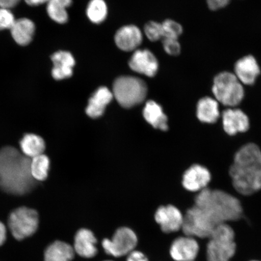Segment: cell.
<instances>
[{"label":"cell","mask_w":261,"mask_h":261,"mask_svg":"<svg viewBox=\"0 0 261 261\" xmlns=\"http://www.w3.org/2000/svg\"><path fill=\"white\" fill-rule=\"evenodd\" d=\"M21 0H0V8L11 9L15 7Z\"/></svg>","instance_id":"34"},{"label":"cell","mask_w":261,"mask_h":261,"mask_svg":"<svg viewBox=\"0 0 261 261\" xmlns=\"http://www.w3.org/2000/svg\"><path fill=\"white\" fill-rule=\"evenodd\" d=\"M74 253L71 245L63 241H55L45 249L44 261H71L74 258Z\"/></svg>","instance_id":"23"},{"label":"cell","mask_w":261,"mask_h":261,"mask_svg":"<svg viewBox=\"0 0 261 261\" xmlns=\"http://www.w3.org/2000/svg\"><path fill=\"white\" fill-rule=\"evenodd\" d=\"M10 30L16 43L25 46L30 44L34 38L35 25L31 19L21 18L15 19Z\"/></svg>","instance_id":"22"},{"label":"cell","mask_w":261,"mask_h":261,"mask_svg":"<svg viewBox=\"0 0 261 261\" xmlns=\"http://www.w3.org/2000/svg\"><path fill=\"white\" fill-rule=\"evenodd\" d=\"M260 72L259 65L252 55L240 59L234 65V75L242 84L253 85Z\"/></svg>","instance_id":"15"},{"label":"cell","mask_w":261,"mask_h":261,"mask_svg":"<svg viewBox=\"0 0 261 261\" xmlns=\"http://www.w3.org/2000/svg\"><path fill=\"white\" fill-rule=\"evenodd\" d=\"M196 114L199 121L202 123H216L220 116L218 101L211 97L201 98L197 103Z\"/></svg>","instance_id":"21"},{"label":"cell","mask_w":261,"mask_h":261,"mask_svg":"<svg viewBox=\"0 0 261 261\" xmlns=\"http://www.w3.org/2000/svg\"><path fill=\"white\" fill-rule=\"evenodd\" d=\"M51 60L54 64L51 74L55 80L60 81L72 76L76 63L70 52L58 51L52 55Z\"/></svg>","instance_id":"17"},{"label":"cell","mask_w":261,"mask_h":261,"mask_svg":"<svg viewBox=\"0 0 261 261\" xmlns=\"http://www.w3.org/2000/svg\"><path fill=\"white\" fill-rule=\"evenodd\" d=\"M38 226V212L32 208L18 207L9 215L8 226L16 240H23L32 236L37 231Z\"/></svg>","instance_id":"7"},{"label":"cell","mask_w":261,"mask_h":261,"mask_svg":"<svg viewBox=\"0 0 261 261\" xmlns=\"http://www.w3.org/2000/svg\"><path fill=\"white\" fill-rule=\"evenodd\" d=\"M253 261H257V260H253Z\"/></svg>","instance_id":"38"},{"label":"cell","mask_w":261,"mask_h":261,"mask_svg":"<svg viewBox=\"0 0 261 261\" xmlns=\"http://www.w3.org/2000/svg\"><path fill=\"white\" fill-rule=\"evenodd\" d=\"M113 96L125 109L142 103L146 99L148 88L145 82L135 76H120L114 82Z\"/></svg>","instance_id":"4"},{"label":"cell","mask_w":261,"mask_h":261,"mask_svg":"<svg viewBox=\"0 0 261 261\" xmlns=\"http://www.w3.org/2000/svg\"><path fill=\"white\" fill-rule=\"evenodd\" d=\"M234 231L226 223L217 225L210 237L207 244L208 261H228L234 255L236 244Z\"/></svg>","instance_id":"5"},{"label":"cell","mask_w":261,"mask_h":261,"mask_svg":"<svg viewBox=\"0 0 261 261\" xmlns=\"http://www.w3.org/2000/svg\"><path fill=\"white\" fill-rule=\"evenodd\" d=\"M129 66L135 72L152 77L158 73L159 62L148 49L136 50L130 58Z\"/></svg>","instance_id":"11"},{"label":"cell","mask_w":261,"mask_h":261,"mask_svg":"<svg viewBox=\"0 0 261 261\" xmlns=\"http://www.w3.org/2000/svg\"><path fill=\"white\" fill-rule=\"evenodd\" d=\"M113 97V93L107 87L99 88L90 98L86 109L87 115L93 119L102 116Z\"/></svg>","instance_id":"19"},{"label":"cell","mask_w":261,"mask_h":261,"mask_svg":"<svg viewBox=\"0 0 261 261\" xmlns=\"http://www.w3.org/2000/svg\"><path fill=\"white\" fill-rule=\"evenodd\" d=\"M50 160L45 154H41L31 159V172L35 181H42L48 177Z\"/></svg>","instance_id":"26"},{"label":"cell","mask_w":261,"mask_h":261,"mask_svg":"<svg viewBox=\"0 0 261 261\" xmlns=\"http://www.w3.org/2000/svg\"><path fill=\"white\" fill-rule=\"evenodd\" d=\"M137 244L138 238L136 233L128 227L119 228L112 240H103L102 243L106 253L114 257L128 255L134 251Z\"/></svg>","instance_id":"9"},{"label":"cell","mask_w":261,"mask_h":261,"mask_svg":"<svg viewBox=\"0 0 261 261\" xmlns=\"http://www.w3.org/2000/svg\"><path fill=\"white\" fill-rule=\"evenodd\" d=\"M31 159L13 146L0 149V189L14 195L31 192L37 181L31 175Z\"/></svg>","instance_id":"1"},{"label":"cell","mask_w":261,"mask_h":261,"mask_svg":"<svg viewBox=\"0 0 261 261\" xmlns=\"http://www.w3.org/2000/svg\"><path fill=\"white\" fill-rule=\"evenodd\" d=\"M144 31L146 37L151 41H158L163 38L162 25L159 22H148L145 26Z\"/></svg>","instance_id":"29"},{"label":"cell","mask_w":261,"mask_h":261,"mask_svg":"<svg viewBox=\"0 0 261 261\" xmlns=\"http://www.w3.org/2000/svg\"><path fill=\"white\" fill-rule=\"evenodd\" d=\"M97 240L94 233L86 228H82L74 237L73 249L74 252L81 257L91 258L96 255Z\"/></svg>","instance_id":"18"},{"label":"cell","mask_w":261,"mask_h":261,"mask_svg":"<svg viewBox=\"0 0 261 261\" xmlns=\"http://www.w3.org/2000/svg\"><path fill=\"white\" fill-rule=\"evenodd\" d=\"M195 205L203 211L216 226L239 220L243 214L240 201L219 189L212 190L207 188L199 192L195 198Z\"/></svg>","instance_id":"3"},{"label":"cell","mask_w":261,"mask_h":261,"mask_svg":"<svg viewBox=\"0 0 261 261\" xmlns=\"http://www.w3.org/2000/svg\"><path fill=\"white\" fill-rule=\"evenodd\" d=\"M211 178V172L207 168L200 165L195 164L184 172L182 185L188 191L199 192L207 188Z\"/></svg>","instance_id":"10"},{"label":"cell","mask_w":261,"mask_h":261,"mask_svg":"<svg viewBox=\"0 0 261 261\" xmlns=\"http://www.w3.org/2000/svg\"><path fill=\"white\" fill-rule=\"evenodd\" d=\"M7 237V230L5 224L0 221V246L5 243Z\"/></svg>","instance_id":"35"},{"label":"cell","mask_w":261,"mask_h":261,"mask_svg":"<svg viewBox=\"0 0 261 261\" xmlns=\"http://www.w3.org/2000/svg\"><path fill=\"white\" fill-rule=\"evenodd\" d=\"M21 152L29 159L43 154L45 143L43 139L34 134H26L19 142Z\"/></svg>","instance_id":"24"},{"label":"cell","mask_w":261,"mask_h":261,"mask_svg":"<svg viewBox=\"0 0 261 261\" xmlns=\"http://www.w3.org/2000/svg\"><path fill=\"white\" fill-rule=\"evenodd\" d=\"M233 187L238 193L249 196L261 190V150L253 143L241 147L229 169Z\"/></svg>","instance_id":"2"},{"label":"cell","mask_w":261,"mask_h":261,"mask_svg":"<svg viewBox=\"0 0 261 261\" xmlns=\"http://www.w3.org/2000/svg\"><path fill=\"white\" fill-rule=\"evenodd\" d=\"M107 6L103 0H91L87 6V15L94 24H100L107 18Z\"/></svg>","instance_id":"27"},{"label":"cell","mask_w":261,"mask_h":261,"mask_svg":"<svg viewBox=\"0 0 261 261\" xmlns=\"http://www.w3.org/2000/svg\"><path fill=\"white\" fill-rule=\"evenodd\" d=\"M24 1L29 6H36L44 4L47 3L48 0H24Z\"/></svg>","instance_id":"36"},{"label":"cell","mask_w":261,"mask_h":261,"mask_svg":"<svg viewBox=\"0 0 261 261\" xmlns=\"http://www.w3.org/2000/svg\"><path fill=\"white\" fill-rule=\"evenodd\" d=\"M155 220L163 232L171 233L182 228L184 217L178 208L172 205L160 207L155 214Z\"/></svg>","instance_id":"12"},{"label":"cell","mask_w":261,"mask_h":261,"mask_svg":"<svg viewBox=\"0 0 261 261\" xmlns=\"http://www.w3.org/2000/svg\"><path fill=\"white\" fill-rule=\"evenodd\" d=\"M223 129L229 136L247 132L250 128V120L243 111L229 108L222 114Z\"/></svg>","instance_id":"13"},{"label":"cell","mask_w":261,"mask_h":261,"mask_svg":"<svg viewBox=\"0 0 261 261\" xmlns=\"http://www.w3.org/2000/svg\"><path fill=\"white\" fill-rule=\"evenodd\" d=\"M163 38L178 39L182 32V26L172 19H167L162 22ZM162 39V40H163Z\"/></svg>","instance_id":"28"},{"label":"cell","mask_w":261,"mask_h":261,"mask_svg":"<svg viewBox=\"0 0 261 261\" xmlns=\"http://www.w3.org/2000/svg\"><path fill=\"white\" fill-rule=\"evenodd\" d=\"M126 261H148L145 254L139 251H133L128 254Z\"/></svg>","instance_id":"33"},{"label":"cell","mask_w":261,"mask_h":261,"mask_svg":"<svg viewBox=\"0 0 261 261\" xmlns=\"http://www.w3.org/2000/svg\"><path fill=\"white\" fill-rule=\"evenodd\" d=\"M47 12L52 20L59 24H65L68 21L67 8L72 4V0H48Z\"/></svg>","instance_id":"25"},{"label":"cell","mask_w":261,"mask_h":261,"mask_svg":"<svg viewBox=\"0 0 261 261\" xmlns=\"http://www.w3.org/2000/svg\"><path fill=\"white\" fill-rule=\"evenodd\" d=\"M15 21L10 9L0 8V31L10 29Z\"/></svg>","instance_id":"30"},{"label":"cell","mask_w":261,"mask_h":261,"mask_svg":"<svg viewBox=\"0 0 261 261\" xmlns=\"http://www.w3.org/2000/svg\"><path fill=\"white\" fill-rule=\"evenodd\" d=\"M106 261H112V260H106Z\"/></svg>","instance_id":"37"},{"label":"cell","mask_w":261,"mask_h":261,"mask_svg":"<svg viewBox=\"0 0 261 261\" xmlns=\"http://www.w3.org/2000/svg\"><path fill=\"white\" fill-rule=\"evenodd\" d=\"M230 0H207L208 7L212 11H217L226 7Z\"/></svg>","instance_id":"32"},{"label":"cell","mask_w":261,"mask_h":261,"mask_svg":"<svg viewBox=\"0 0 261 261\" xmlns=\"http://www.w3.org/2000/svg\"><path fill=\"white\" fill-rule=\"evenodd\" d=\"M146 121L153 128L166 132L169 128L168 119L162 107L154 100H149L143 110Z\"/></svg>","instance_id":"20"},{"label":"cell","mask_w":261,"mask_h":261,"mask_svg":"<svg viewBox=\"0 0 261 261\" xmlns=\"http://www.w3.org/2000/svg\"><path fill=\"white\" fill-rule=\"evenodd\" d=\"M163 48L171 56H177L180 54L181 46L177 39L164 38L162 40Z\"/></svg>","instance_id":"31"},{"label":"cell","mask_w":261,"mask_h":261,"mask_svg":"<svg viewBox=\"0 0 261 261\" xmlns=\"http://www.w3.org/2000/svg\"><path fill=\"white\" fill-rule=\"evenodd\" d=\"M216 226L203 211L194 205L186 213L181 228L188 237L204 238H210Z\"/></svg>","instance_id":"8"},{"label":"cell","mask_w":261,"mask_h":261,"mask_svg":"<svg viewBox=\"0 0 261 261\" xmlns=\"http://www.w3.org/2000/svg\"><path fill=\"white\" fill-rule=\"evenodd\" d=\"M114 41L120 50L125 51L136 50L142 44V33L135 25L123 26L116 32Z\"/></svg>","instance_id":"14"},{"label":"cell","mask_w":261,"mask_h":261,"mask_svg":"<svg viewBox=\"0 0 261 261\" xmlns=\"http://www.w3.org/2000/svg\"><path fill=\"white\" fill-rule=\"evenodd\" d=\"M212 92L218 102L229 108L239 105L244 97L243 84L234 74L227 71L215 77Z\"/></svg>","instance_id":"6"},{"label":"cell","mask_w":261,"mask_h":261,"mask_svg":"<svg viewBox=\"0 0 261 261\" xmlns=\"http://www.w3.org/2000/svg\"><path fill=\"white\" fill-rule=\"evenodd\" d=\"M199 247L193 238L181 237L173 242L170 253L173 259L177 261H193L197 257Z\"/></svg>","instance_id":"16"}]
</instances>
